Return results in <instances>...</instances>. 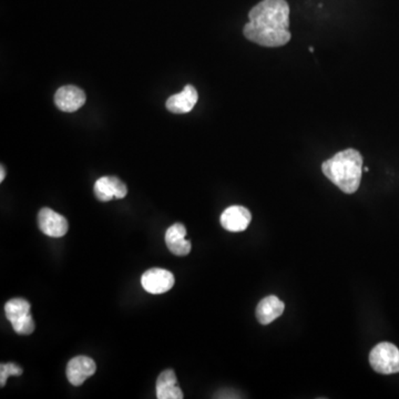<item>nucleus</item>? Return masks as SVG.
<instances>
[{
    "mask_svg": "<svg viewBox=\"0 0 399 399\" xmlns=\"http://www.w3.org/2000/svg\"><path fill=\"white\" fill-rule=\"evenodd\" d=\"M6 176V171L5 168H4V165H1V169H0V182L4 181V178Z\"/></svg>",
    "mask_w": 399,
    "mask_h": 399,
    "instance_id": "nucleus-17",
    "label": "nucleus"
},
{
    "mask_svg": "<svg viewBox=\"0 0 399 399\" xmlns=\"http://www.w3.org/2000/svg\"><path fill=\"white\" fill-rule=\"evenodd\" d=\"M5 314L13 324L30 314V303L24 298H13L6 303Z\"/></svg>",
    "mask_w": 399,
    "mask_h": 399,
    "instance_id": "nucleus-14",
    "label": "nucleus"
},
{
    "mask_svg": "<svg viewBox=\"0 0 399 399\" xmlns=\"http://www.w3.org/2000/svg\"><path fill=\"white\" fill-rule=\"evenodd\" d=\"M220 221L226 231L237 233V232H243L248 229V226L252 221V214L244 206L233 205L222 213Z\"/></svg>",
    "mask_w": 399,
    "mask_h": 399,
    "instance_id": "nucleus-8",
    "label": "nucleus"
},
{
    "mask_svg": "<svg viewBox=\"0 0 399 399\" xmlns=\"http://www.w3.org/2000/svg\"><path fill=\"white\" fill-rule=\"evenodd\" d=\"M174 275L168 270L151 269L144 272L141 277L142 288L150 294H163L174 286Z\"/></svg>",
    "mask_w": 399,
    "mask_h": 399,
    "instance_id": "nucleus-4",
    "label": "nucleus"
},
{
    "mask_svg": "<svg viewBox=\"0 0 399 399\" xmlns=\"http://www.w3.org/2000/svg\"><path fill=\"white\" fill-rule=\"evenodd\" d=\"M284 309V303L277 296H267L258 303L256 307V318L262 325H269L279 318Z\"/></svg>",
    "mask_w": 399,
    "mask_h": 399,
    "instance_id": "nucleus-13",
    "label": "nucleus"
},
{
    "mask_svg": "<svg viewBox=\"0 0 399 399\" xmlns=\"http://www.w3.org/2000/svg\"><path fill=\"white\" fill-rule=\"evenodd\" d=\"M243 34L263 47H282L290 40V6L286 0H262L248 13Z\"/></svg>",
    "mask_w": 399,
    "mask_h": 399,
    "instance_id": "nucleus-1",
    "label": "nucleus"
},
{
    "mask_svg": "<svg viewBox=\"0 0 399 399\" xmlns=\"http://www.w3.org/2000/svg\"><path fill=\"white\" fill-rule=\"evenodd\" d=\"M155 391L159 399H182L184 397L173 370H167L160 374Z\"/></svg>",
    "mask_w": 399,
    "mask_h": 399,
    "instance_id": "nucleus-12",
    "label": "nucleus"
},
{
    "mask_svg": "<svg viewBox=\"0 0 399 399\" xmlns=\"http://www.w3.org/2000/svg\"><path fill=\"white\" fill-rule=\"evenodd\" d=\"M38 226L43 234L50 237H62L69 230L66 218L49 208H43L38 213Z\"/></svg>",
    "mask_w": 399,
    "mask_h": 399,
    "instance_id": "nucleus-5",
    "label": "nucleus"
},
{
    "mask_svg": "<svg viewBox=\"0 0 399 399\" xmlns=\"http://www.w3.org/2000/svg\"><path fill=\"white\" fill-rule=\"evenodd\" d=\"M324 176L347 195L358 190L362 180L363 157L357 150L338 152L322 164Z\"/></svg>",
    "mask_w": 399,
    "mask_h": 399,
    "instance_id": "nucleus-2",
    "label": "nucleus"
},
{
    "mask_svg": "<svg viewBox=\"0 0 399 399\" xmlns=\"http://www.w3.org/2000/svg\"><path fill=\"white\" fill-rule=\"evenodd\" d=\"M372 370L382 375L399 372V349L394 344L383 342L376 345L370 354Z\"/></svg>",
    "mask_w": 399,
    "mask_h": 399,
    "instance_id": "nucleus-3",
    "label": "nucleus"
},
{
    "mask_svg": "<svg viewBox=\"0 0 399 399\" xmlns=\"http://www.w3.org/2000/svg\"><path fill=\"white\" fill-rule=\"evenodd\" d=\"M186 226L181 223L171 225L165 232V244L172 254L176 256H186L191 252V241L186 239Z\"/></svg>",
    "mask_w": 399,
    "mask_h": 399,
    "instance_id": "nucleus-10",
    "label": "nucleus"
},
{
    "mask_svg": "<svg viewBox=\"0 0 399 399\" xmlns=\"http://www.w3.org/2000/svg\"><path fill=\"white\" fill-rule=\"evenodd\" d=\"M97 365L93 359L87 356H77L70 359L66 365V375L71 385H83L96 372Z\"/></svg>",
    "mask_w": 399,
    "mask_h": 399,
    "instance_id": "nucleus-6",
    "label": "nucleus"
},
{
    "mask_svg": "<svg viewBox=\"0 0 399 399\" xmlns=\"http://www.w3.org/2000/svg\"><path fill=\"white\" fill-rule=\"evenodd\" d=\"M55 104L62 111H77L85 104V93L76 85H64L57 90Z\"/></svg>",
    "mask_w": 399,
    "mask_h": 399,
    "instance_id": "nucleus-9",
    "label": "nucleus"
},
{
    "mask_svg": "<svg viewBox=\"0 0 399 399\" xmlns=\"http://www.w3.org/2000/svg\"><path fill=\"white\" fill-rule=\"evenodd\" d=\"M22 368L15 363H7V364H1L0 366V387H5L7 379L10 376L22 375Z\"/></svg>",
    "mask_w": 399,
    "mask_h": 399,
    "instance_id": "nucleus-16",
    "label": "nucleus"
},
{
    "mask_svg": "<svg viewBox=\"0 0 399 399\" xmlns=\"http://www.w3.org/2000/svg\"><path fill=\"white\" fill-rule=\"evenodd\" d=\"M199 94H197V89L193 85H188L184 87L183 90L176 94H173L167 100V109L172 113L176 115H182V113H188L195 108L197 104Z\"/></svg>",
    "mask_w": 399,
    "mask_h": 399,
    "instance_id": "nucleus-11",
    "label": "nucleus"
},
{
    "mask_svg": "<svg viewBox=\"0 0 399 399\" xmlns=\"http://www.w3.org/2000/svg\"><path fill=\"white\" fill-rule=\"evenodd\" d=\"M93 192L99 201L108 202L112 199H123L128 193V189L117 176H102L94 183Z\"/></svg>",
    "mask_w": 399,
    "mask_h": 399,
    "instance_id": "nucleus-7",
    "label": "nucleus"
},
{
    "mask_svg": "<svg viewBox=\"0 0 399 399\" xmlns=\"http://www.w3.org/2000/svg\"><path fill=\"white\" fill-rule=\"evenodd\" d=\"M11 326L18 335H30L36 328L35 321L32 318L31 314L27 315L24 318L13 323Z\"/></svg>",
    "mask_w": 399,
    "mask_h": 399,
    "instance_id": "nucleus-15",
    "label": "nucleus"
}]
</instances>
